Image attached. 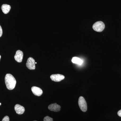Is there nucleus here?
Returning a JSON list of instances; mask_svg holds the SVG:
<instances>
[{
    "mask_svg": "<svg viewBox=\"0 0 121 121\" xmlns=\"http://www.w3.org/2000/svg\"><path fill=\"white\" fill-rule=\"evenodd\" d=\"M5 82L7 89L11 90L15 88L16 81L15 78L10 74H7L5 78Z\"/></svg>",
    "mask_w": 121,
    "mask_h": 121,
    "instance_id": "obj_1",
    "label": "nucleus"
},
{
    "mask_svg": "<svg viewBox=\"0 0 121 121\" xmlns=\"http://www.w3.org/2000/svg\"><path fill=\"white\" fill-rule=\"evenodd\" d=\"M105 27V24L102 21H98L94 24L93 26V29L98 32L102 31Z\"/></svg>",
    "mask_w": 121,
    "mask_h": 121,
    "instance_id": "obj_2",
    "label": "nucleus"
},
{
    "mask_svg": "<svg viewBox=\"0 0 121 121\" xmlns=\"http://www.w3.org/2000/svg\"><path fill=\"white\" fill-rule=\"evenodd\" d=\"M78 105L82 111L86 112L87 110V105L86 100L82 96H80L79 98Z\"/></svg>",
    "mask_w": 121,
    "mask_h": 121,
    "instance_id": "obj_3",
    "label": "nucleus"
},
{
    "mask_svg": "<svg viewBox=\"0 0 121 121\" xmlns=\"http://www.w3.org/2000/svg\"><path fill=\"white\" fill-rule=\"evenodd\" d=\"M35 60L32 57H29L28 59L26 66L30 70H35Z\"/></svg>",
    "mask_w": 121,
    "mask_h": 121,
    "instance_id": "obj_4",
    "label": "nucleus"
},
{
    "mask_svg": "<svg viewBox=\"0 0 121 121\" xmlns=\"http://www.w3.org/2000/svg\"><path fill=\"white\" fill-rule=\"evenodd\" d=\"M51 79L55 82H59L65 78V76L60 74H54L50 76Z\"/></svg>",
    "mask_w": 121,
    "mask_h": 121,
    "instance_id": "obj_5",
    "label": "nucleus"
},
{
    "mask_svg": "<svg viewBox=\"0 0 121 121\" xmlns=\"http://www.w3.org/2000/svg\"><path fill=\"white\" fill-rule=\"evenodd\" d=\"M23 57V53L20 50H17L16 52L14 58L15 60L17 62L21 63L22 62Z\"/></svg>",
    "mask_w": 121,
    "mask_h": 121,
    "instance_id": "obj_6",
    "label": "nucleus"
},
{
    "mask_svg": "<svg viewBox=\"0 0 121 121\" xmlns=\"http://www.w3.org/2000/svg\"><path fill=\"white\" fill-rule=\"evenodd\" d=\"M31 91L36 96H40L43 94V90L37 87L33 86L31 88Z\"/></svg>",
    "mask_w": 121,
    "mask_h": 121,
    "instance_id": "obj_7",
    "label": "nucleus"
},
{
    "mask_svg": "<svg viewBox=\"0 0 121 121\" xmlns=\"http://www.w3.org/2000/svg\"><path fill=\"white\" fill-rule=\"evenodd\" d=\"M60 106L58 105L56 103L50 104L48 106V109L51 111L54 112H58L60 110Z\"/></svg>",
    "mask_w": 121,
    "mask_h": 121,
    "instance_id": "obj_8",
    "label": "nucleus"
},
{
    "mask_svg": "<svg viewBox=\"0 0 121 121\" xmlns=\"http://www.w3.org/2000/svg\"><path fill=\"white\" fill-rule=\"evenodd\" d=\"M15 110L17 113L20 115L23 114L25 111L24 107L19 104H16L15 106Z\"/></svg>",
    "mask_w": 121,
    "mask_h": 121,
    "instance_id": "obj_9",
    "label": "nucleus"
},
{
    "mask_svg": "<svg viewBox=\"0 0 121 121\" xmlns=\"http://www.w3.org/2000/svg\"><path fill=\"white\" fill-rule=\"evenodd\" d=\"M1 9L2 12L4 14H7L10 11L11 7L8 4H4L1 6Z\"/></svg>",
    "mask_w": 121,
    "mask_h": 121,
    "instance_id": "obj_10",
    "label": "nucleus"
},
{
    "mask_svg": "<svg viewBox=\"0 0 121 121\" xmlns=\"http://www.w3.org/2000/svg\"><path fill=\"white\" fill-rule=\"evenodd\" d=\"M72 62L74 64L81 65L83 63V60L77 57H74L72 60Z\"/></svg>",
    "mask_w": 121,
    "mask_h": 121,
    "instance_id": "obj_11",
    "label": "nucleus"
},
{
    "mask_svg": "<svg viewBox=\"0 0 121 121\" xmlns=\"http://www.w3.org/2000/svg\"><path fill=\"white\" fill-rule=\"evenodd\" d=\"M43 121H53V120L52 118L48 116H46L44 118Z\"/></svg>",
    "mask_w": 121,
    "mask_h": 121,
    "instance_id": "obj_12",
    "label": "nucleus"
},
{
    "mask_svg": "<svg viewBox=\"0 0 121 121\" xmlns=\"http://www.w3.org/2000/svg\"><path fill=\"white\" fill-rule=\"evenodd\" d=\"M2 121H9V117L8 116H5L2 119Z\"/></svg>",
    "mask_w": 121,
    "mask_h": 121,
    "instance_id": "obj_13",
    "label": "nucleus"
},
{
    "mask_svg": "<svg viewBox=\"0 0 121 121\" xmlns=\"http://www.w3.org/2000/svg\"><path fill=\"white\" fill-rule=\"evenodd\" d=\"M2 29L1 26L0 25V37L2 36Z\"/></svg>",
    "mask_w": 121,
    "mask_h": 121,
    "instance_id": "obj_14",
    "label": "nucleus"
},
{
    "mask_svg": "<svg viewBox=\"0 0 121 121\" xmlns=\"http://www.w3.org/2000/svg\"><path fill=\"white\" fill-rule=\"evenodd\" d=\"M118 115L119 116V117H121V110H119L118 111L117 113Z\"/></svg>",
    "mask_w": 121,
    "mask_h": 121,
    "instance_id": "obj_15",
    "label": "nucleus"
},
{
    "mask_svg": "<svg viewBox=\"0 0 121 121\" xmlns=\"http://www.w3.org/2000/svg\"><path fill=\"white\" fill-rule=\"evenodd\" d=\"M0 59H1V56L0 55Z\"/></svg>",
    "mask_w": 121,
    "mask_h": 121,
    "instance_id": "obj_16",
    "label": "nucleus"
},
{
    "mask_svg": "<svg viewBox=\"0 0 121 121\" xmlns=\"http://www.w3.org/2000/svg\"><path fill=\"white\" fill-rule=\"evenodd\" d=\"M1 105V103H0V105Z\"/></svg>",
    "mask_w": 121,
    "mask_h": 121,
    "instance_id": "obj_17",
    "label": "nucleus"
},
{
    "mask_svg": "<svg viewBox=\"0 0 121 121\" xmlns=\"http://www.w3.org/2000/svg\"><path fill=\"white\" fill-rule=\"evenodd\" d=\"M37 64V63L35 62V64Z\"/></svg>",
    "mask_w": 121,
    "mask_h": 121,
    "instance_id": "obj_18",
    "label": "nucleus"
},
{
    "mask_svg": "<svg viewBox=\"0 0 121 121\" xmlns=\"http://www.w3.org/2000/svg\"></svg>",
    "mask_w": 121,
    "mask_h": 121,
    "instance_id": "obj_19",
    "label": "nucleus"
}]
</instances>
